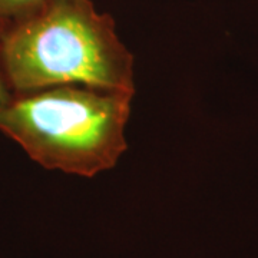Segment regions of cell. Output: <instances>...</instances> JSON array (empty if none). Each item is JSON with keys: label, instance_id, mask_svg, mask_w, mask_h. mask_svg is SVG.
<instances>
[{"label": "cell", "instance_id": "obj_4", "mask_svg": "<svg viewBox=\"0 0 258 258\" xmlns=\"http://www.w3.org/2000/svg\"><path fill=\"white\" fill-rule=\"evenodd\" d=\"M0 29H2V22H0ZM10 95H12V91H10L8 82H6V78H5L3 69H2V63H0V105H3L8 101Z\"/></svg>", "mask_w": 258, "mask_h": 258}, {"label": "cell", "instance_id": "obj_2", "mask_svg": "<svg viewBox=\"0 0 258 258\" xmlns=\"http://www.w3.org/2000/svg\"><path fill=\"white\" fill-rule=\"evenodd\" d=\"M134 95L81 83L12 92L0 105V132L46 169L92 178L128 148Z\"/></svg>", "mask_w": 258, "mask_h": 258}, {"label": "cell", "instance_id": "obj_3", "mask_svg": "<svg viewBox=\"0 0 258 258\" xmlns=\"http://www.w3.org/2000/svg\"><path fill=\"white\" fill-rule=\"evenodd\" d=\"M37 2L39 0H0V22L18 16Z\"/></svg>", "mask_w": 258, "mask_h": 258}, {"label": "cell", "instance_id": "obj_1", "mask_svg": "<svg viewBox=\"0 0 258 258\" xmlns=\"http://www.w3.org/2000/svg\"><path fill=\"white\" fill-rule=\"evenodd\" d=\"M0 63L12 92L81 83L135 93L134 55L92 0H39L2 22Z\"/></svg>", "mask_w": 258, "mask_h": 258}]
</instances>
